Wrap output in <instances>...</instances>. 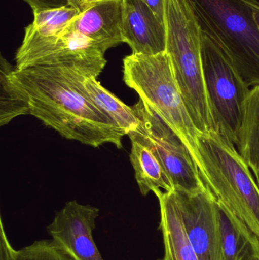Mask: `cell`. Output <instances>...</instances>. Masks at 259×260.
<instances>
[{
	"label": "cell",
	"mask_w": 259,
	"mask_h": 260,
	"mask_svg": "<svg viewBox=\"0 0 259 260\" xmlns=\"http://www.w3.org/2000/svg\"><path fill=\"white\" fill-rule=\"evenodd\" d=\"M28 101L30 115L62 137L94 148H123L126 136L90 99L85 80L91 73L69 67L35 66L12 73ZM97 78V77H96Z\"/></svg>",
	"instance_id": "1"
},
{
	"label": "cell",
	"mask_w": 259,
	"mask_h": 260,
	"mask_svg": "<svg viewBox=\"0 0 259 260\" xmlns=\"http://www.w3.org/2000/svg\"><path fill=\"white\" fill-rule=\"evenodd\" d=\"M167 45L175 79L199 133L214 131L202 67V31L191 0H164Z\"/></svg>",
	"instance_id": "2"
},
{
	"label": "cell",
	"mask_w": 259,
	"mask_h": 260,
	"mask_svg": "<svg viewBox=\"0 0 259 260\" xmlns=\"http://www.w3.org/2000/svg\"><path fill=\"white\" fill-rule=\"evenodd\" d=\"M198 169L217 200L259 238V188L234 144L215 131L198 136Z\"/></svg>",
	"instance_id": "3"
},
{
	"label": "cell",
	"mask_w": 259,
	"mask_h": 260,
	"mask_svg": "<svg viewBox=\"0 0 259 260\" xmlns=\"http://www.w3.org/2000/svg\"><path fill=\"white\" fill-rule=\"evenodd\" d=\"M202 31L226 55L249 87L259 85L258 0H191Z\"/></svg>",
	"instance_id": "4"
},
{
	"label": "cell",
	"mask_w": 259,
	"mask_h": 260,
	"mask_svg": "<svg viewBox=\"0 0 259 260\" xmlns=\"http://www.w3.org/2000/svg\"><path fill=\"white\" fill-rule=\"evenodd\" d=\"M123 81L176 132L197 165L199 131L179 91L168 53L153 56L132 53L126 56Z\"/></svg>",
	"instance_id": "5"
},
{
	"label": "cell",
	"mask_w": 259,
	"mask_h": 260,
	"mask_svg": "<svg viewBox=\"0 0 259 260\" xmlns=\"http://www.w3.org/2000/svg\"><path fill=\"white\" fill-rule=\"evenodd\" d=\"M202 59L214 131L236 145L251 89L226 55L204 32Z\"/></svg>",
	"instance_id": "6"
},
{
	"label": "cell",
	"mask_w": 259,
	"mask_h": 260,
	"mask_svg": "<svg viewBox=\"0 0 259 260\" xmlns=\"http://www.w3.org/2000/svg\"><path fill=\"white\" fill-rule=\"evenodd\" d=\"M132 109L138 117V126L128 136L155 151L174 189L193 192L206 187L190 150L176 132L141 99Z\"/></svg>",
	"instance_id": "7"
},
{
	"label": "cell",
	"mask_w": 259,
	"mask_h": 260,
	"mask_svg": "<svg viewBox=\"0 0 259 260\" xmlns=\"http://www.w3.org/2000/svg\"><path fill=\"white\" fill-rule=\"evenodd\" d=\"M15 62L18 70L35 66L69 67L91 73L97 78L106 64L104 52L88 38L75 32L42 35L30 24L24 30Z\"/></svg>",
	"instance_id": "8"
},
{
	"label": "cell",
	"mask_w": 259,
	"mask_h": 260,
	"mask_svg": "<svg viewBox=\"0 0 259 260\" xmlns=\"http://www.w3.org/2000/svg\"><path fill=\"white\" fill-rule=\"evenodd\" d=\"M187 236L199 260L222 259L218 202L208 186L196 192L173 190Z\"/></svg>",
	"instance_id": "9"
},
{
	"label": "cell",
	"mask_w": 259,
	"mask_h": 260,
	"mask_svg": "<svg viewBox=\"0 0 259 260\" xmlns=\"http://www.w3.org/2000/svg\"><path fill=\"white\" fill-rule=\"evenodd\" d=\"M100 210L76 200L68 202L56 212L47 227L52 239L63 246L76 260H104L95 242L93 232Z\"/></svg>",
	"instance_id": "10"
},
{
	"label": "cell",
	"mask_w": 259,
	"mask_h": 260,
	"mask_svg": "<svg viewBox=\"0 0 259 260\" xmlns=\"http://www.w3.org/2000/svg\"><path fill=\"white\" fill-rule=\"evenodd\" d=\"M122 20L123 0H88L64 31L75 32L88 38L106 53L124 43Z\"/></svg>",
	"instance_id": "11"
},
{
	"label": "cell",
	"mask_w": 259,
	"mask_h": 260,
	"mask_svg": "<svg viewBox=\"0 0 259 260\" xmlns=\"http://www.w3.org/2000/svg\"><path fill=\"white\" fill-rule=\"evenodd\" d=\"M122 35L133 54H160L166 52L164 21L142 0H123Z\"/></svg>",
	"instance_id": "12"
},
{
	"label": "cell",
	"mask_w": 259,
	"mask_h": 260,
	"mask_svg": "<svg viewBox=\"0 0 259 260\" xmlns=\"http://www.w3.org/2000/svg\"><path fill=\"white\" fill-rule=\"evenodd\" d=\"M160 205L159 229L162 234L164 253L160 260H199L187 236L173 191L155 189Z\"/></svg>",
	"instance_id": "13"
},
{
	"label": "cell",
	"mask_w": 259,
	"mask_h": 260,
	"mask_svg": "<svg viewBox=\"0 0 259 260\" xmlns=\"http://www.w3.org/2000/svg\"><path fill=\"white\" fill-rule=\"evenodd\" d=\"M218 202L222 259L259 260V238L241 219Z\"/></svg>",
	"instance_id": "14"
},
{
	"label": "cell",
	"mask_w": 259,
	"mask_h": 260,
	"mask_svg": "<svg viewBox=\"0 0 259 260\" xmlns=\"http://www.w3.org/2000/svg\"><path fill=\"white\" fill-rule=\"evenodd\" d=\"M131 142L130 160L141 193L147 196L155 189L173 191L174 187L171 179L155 151L138 141Z\"/></svg>",
	"instance_id": "15"
},
{
	"label": "cell",
	"mask_w": 259,
	"mask_h": 260,
	"mask_svg": "<svg viewBox=\"0 0 259 260\" xmlns=\"http://www.w3.org/2000/svg\"><path fill=\"white\" fill-rule=\"evenodd\" d=\"M236 146L253 172L259 188V85L249 93Z\"/></svg>",
	"instance_id": "16"
},
{
	"label": "cell",
	"mask_w": 259,
	"mask_h": 260,
	"mask_svg": "<svg viewBox=\"0 0 259 260\" xmlns=\"http://www.w3.org/2000/svg\"><path fill=\"white\" fill-rule=\"evenodd\" d=\"M85 89L97 108L111 121L117 124L125 135L135 131L138 126V117L132 107L121 100L100 85L96 77L85 80Z\"/></svg>",
	"instance_id": "17"
},
{
	"label": "cell",
	"mask_w": 259,
	"mask_h": 260,
	"mask_svg": "<svg viewBox=\"0 0 259 260\" xmlns=\"http://www.w3.org/2000/svg\"><path fill=\"white\" fill-rule=\"evenodd\" d=\"M12 67L2 56L0 63V124H8L20 116L30 114L28 101L22 88L12 77Z\"/></svg>",
	"instance_id": "18"
},
{
	"label": "cell",
	"mask_w": 259,
	"mask_h": 260,
	"mask_svg": "<svg viewBox=\"0 0 259 260\" xmlns=\"http://www.w3.org/2000/svg\"><path fill=\"white\" fill-rule=\"evenodd\" d=\"M79 12L71 6L33 12L31 26L40 34L61 35Z\"/></svg>",
	"instance_id": "19"
},
{
	"label": "cell",
	"mask_w": 259,
	"mask_h": 260,
	"mask_svg": "<svg viewBox=\"0 0 259 260\" xmlns=\"http://www.w3.org/2000/svg\"><path fill=\"white\" fill-rule=\"evenodd\" d=\"M17 260H76L54 240H41L17 250Z\"/></svg>",
	"instance_id": "20"
},
{
	"label": "cell",
	"mask_w": 259,
	"mask_h": 260,
	"mask_svg": "<svg viewBox=\"0 0 259 260\" xmlns=\"http://www.w3.org/2000/svg\"><path fill=\"white\" fill-rule=\"evenodd\" d=\"M0 260H17V250L9 241L2 219L0 222Z\"/></svg>",
	"instance_id": "21"
},
{
	"label": "cell",
	"mask_w": 259,
	"mask_h": 260,
	"mask_svg": "<svg viewBox=\"0 0 259 260\" xmlns=\"http://www.w3.org/2000/svg\"><path fill=\"white\" fill-rule=\"evenodd\" d=\"M23 1L26 2L31 7L33 12L71 6L69 0H23Z\"/></svg>",
	"instance_id": "22"
},
{
	"label": "cell",
	"mask_w": 259,
	"mask_h": 260,
	"mask_svg": "<svg viewBox=\"0 0 259 260\" xmlns=\"http://www.w3.org/2000/svg\"><path fill=\"white\" fill-rule=\"evenodd\" d=\"M147 3L157 16L164 21V0H142Z\"/></svg>",
	"instance_id": "23"
},
{
	"label": "cell",
	"mask_w": 259,
	"mask_h": 260,
	"mask_svg": "<svg viewBox=\"0 0 259 260\" xmlns=\"http://www.w3.org/2000/svg\"><path fill=\"white\" fill-rule=\"evenodd\" d=\"M69 2L70 5L80 12L84 9L88 0H69Z\"/></svg>",
	"instance_id": "24"
},
{
	"label": "cell",
	"mask_w": 259,
	"mask_h": 260,
	"mask_svg": "<svg viewBox=\"0 0 259 260\" xmlns=\"http://www.w3.org/2000/svg\"><path fill=\"white\" fill-rule=\"evenodd\" d=\"M253 18L259 28V0L255 3L253 6Z\"/></svg>",
	"instance_id": "25"
}]
</instances>
